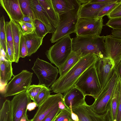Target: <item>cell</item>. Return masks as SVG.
Returning a JSON list of instances; mask_svg holds the SVG:
<instances>
[{"label": "cell", "mask_w": 121, "mask_h": 121, "mask_svg": "<svg viewBox=\"0 0 121 121\" xmlns=\"http://www.w3.org/2000/svg\"><path fill=\"white\" fill-rule=\"evenodd\" d=\"M98 58L97 55L89 54L82 57L66 74L56 80L50 89L54 93H64L75 86L82 74L87 69L94 65Z\"/></svg>", "instance_id": "obj_1"}, {"label": "cell", "mask_w": 121, "mask_h": 121, "mask_svg": "<svg viewBox=\"0 0 121 121\" xmlns=\"http://www.w3.org/2000/svg\"><path fill=\"white\" fill-rule=\"evenodd\" d=\"M104 36H76L72 38V51L80 53L82 57L92 54L101 58L105 57Z\"/></svg>", "instance_id": "obj_2"}, {"label": "cell", "mask_w": 121, "mask_h": 121, "mask_svg": "<svg viewBox=\"0 0 121 121\" xmlns=\"http://www.w3.org/2000/svg\"><path fill=\"white\" fill-rule=\"evenodd\" d=\"M75 86L85 96H91L95 99L101 92L102 88L95 64L91 66L79 78Z\"/></svg>", "instance_id": "obj_3"}, {"label": "cell", "mask_w": 121, "mask_h": 121, "mask_svg": "<svg viewBox=\"0 0 121 121\" xmlns=\"http://www.w3.org/2000/svg\"><path fill=\"white\" fill-rule=\"evenodd\" d=\"M81 6L59 15L57 27L55 32L52 34L50 39L52 43L75 32Z\"/></svg>", "instance_id": "obj_4"}, {"label": "cell", "mask_w": 121, "mask_h": 121, "mask_svg": "<svg viewBox=\"0 0 121 121\" xmlns=\"http://www.w3.org/2000/svg\"><path fill=\"white\" fill-rule=\"evenodd\" d=\"M56 42L45 54L51 63L58 68L64 64L72 51V39L68 35Z\"/></svg>", "instance_id": "obj_5"}, {"label": "cell", "mask_w": 121, "mask_h": 121, "mask_svg": "<svg viewBox=\"0 0 121 121\" xmlns=\"http://www.w3.org/2000/svg\"><path fill=\"white\" fill-rule=\"evenodd\" d=\"M32 69L39 80L38 85L49 88L56 81L59 71L56 67L38 57Z\"/></svg>", "instance_id": "obj_6"}, {"label": "cell", "mask_w": 121, "mask_h": 121, "mask_svg": "<svg viewBox=\"0 0 121 121\" xmlns=\"http://www.w3.org/2000/svg\"><path fill=\"white\" fill-rule=\"evenodd\" d=\"M119 79V77L115 70L107 84L90 105L95 113L102 114L107 110L109 101Z\"/></svg>", "instance_id": "obj_7"}, {"label": "cell", "mask_w": 121, "mask_h": 121, "mask_svg": "<svg viewBox=\"0 0 121 121\" xmlns=\"http://www.w3.org/2000/svg\"><path fill=\"white\" fill-rule=\"evenodd\" d=\"M33 73L23 70L13 77L8 83L4 91L5 97L15 95L26 91L32 82Z\"/></svg>", "instance_id": "obj_8"}, {"label": "cell", "mask_w": 121, "mask_h": 121, "mask_svg": "<svg viewBox=\"0 0 121 121\" xmlns=\"http://www.w3.org/2000/svg\"><path fill=\"white\" fill-rule=\"evenodd\" d=\"M104 26L103 17L79 18L75 33L79 36H99Z\"/></svg>", "instance_id": "obj_9"}, {"label": "cell", "mask_w": 121, "mask_h": 121, "mask_svg": "<svg viewBox=\"0 0 121 121\" xmlns=\"http://www.w3.org/2000/svg\"><path fill=\"white\" fill-rule=\"evenodd\" d=\"M95 65L103 89L109 81L115 70L114 62L110 58L105 57L101 58L98 57Z\"/></svg>", "instance_id": "obj_10"}, {"label": "cell", "mask_w": 121, "mask_h": 121, "mask_svg": "<svg viewBox=\"0 0 121 121\" xmlns=\"http://www.w3.org/2000/svg\"><path fill=\"white\" fill-rule=\"evenodd\" d=\"M73 112L77 115V121H111L108 110L104 113L98 114L91 108L86 102L84 104L72 108Z\"/></svg>", "instance_id": "obj_11"}, {"label": "cell", "mask_w": 121, "mask_h": 121, "mask_svg": "<svg viewBox=\"0 0 121 121\" xmlns=\"http://www.w3.org/2000/svg\"><path fill=\"white\" fill-rule=\"evenodd\" d=\"M31 100L26 91L15 95L11 101L13 121H20L27 113V105Z\"/></svg>", "instance_id": "obj_12"}, {"label": "cell", "mask_w": 121, "mask_h": 121, "mask_svg": "<svg viewBox=\"0 0 121 121\" xmlns=\"http://www.w3.org/2000/svg\"><path fill=\"white\" fill-rule=\"evenodd\" d=\"M104 41L105 57L113 60L116 69L121 60V39L107 35L104 36Z\"/></svg>", "instance_id": "obj_13"}, {"label": "cell", "mask_w": 121, "mask_h": 121, "mask_svg": "<svg viewBox=\"0 0 121 121\" xmlns=\"http://www.w3.org/2000/svg\"><path fill=\"white\" fill-rule=\"evenodd\" d=\"M63 95L59 93L50 95L38 109L31 121H42L48 113L63 99Z\"/></svg>", "instance_id": "obj_14"}, {"label": "cell", "mask_w": 121, "mask_h": 121, "mask_svg": "<svg viewBox=\"0 0 121 121\" xmlns=\"http://www.w3.org/2000/svg\"><path fill=\"white\" fill-rule=\"evenodd\" d=\"M85 97L82 92L75 86L64 93L63 101L66 107L71 110L86 102Z\"/></svg>", "instance_id": "obj_15"}, {"label": "cell", "mask_w": 121, "mask_h": 121, "mask_svg": "<svg viewBox=\"0 0 121 121\" xmlns=\"http://www.w3.org/2000/svg\"><path fill=\"white\" fill-rule=\"evenodd\" d=\"M30 6L34 20L37 19L42 22L52 34L55 31L45 10L38 0H30Z\"/></svg>", "instance_id": "obj_16"}, {"label": "cell", "mask_w": 121, "mask_h": 121, "mask_svg": "<svg viewBox=\"0 0 121 121\" xmlns=\"http://www.w3.org/2000/svg\"><path fill=\"white\" fill-rule=\"evenodd\" d=\"M0 83L2 87L6 86L8 82L13 76L12 62L7 59L6 54L2 47L0 46Z\"/></svg>", "instance_id": "obj_17"}, {"label": "cell", "mask_w": 121, "mask_h": 121, "mask_svg": "<svg viewBox=\"0 0 121 121\" xmlns=\"http://www.w3.org/2000/svg\"><path fill=\"white\" fill-rule=\"evenodd\" d=\"M0 2L10 19L17 22L22 20L24 14L21 9L19 0H0Z\"/></svg>", "instance_id": "obj_18"}, {"label": "cell", "mask_w": 121, "mask_h": 121, "mask_svg": "<svg viewBox=\"0 0 121 121\" xmlns=\"http://www.w3.org/2000/svg\"><path fill=\"white\" fill-rule=\"evenodd\" d=\"M111 4L112 3H88L81 4L79 12V18H96L102 9Z\"/></svg>", "instance_id": "obj_19"}, {"label": "cell", "mask_w": 121, "mask_h": 121, "mask_svg": "<svg viewBox=\"0 0 121 121\" xmlns=\"http://www.w3.org/2000/svg\"><path fill=\"white\" fill-rule=\"evenodd\" d=\"M14 51V62L17 63L20 57L19 46L22 32L21 26L18 23L10 19Z\"/></svg>", "instance_id": "obj_20"}, {"label": "cell", "mask_w": 121, "mask_h": 121, "mask_svg": "<svg viewBox=\"0 0 121 121\" xmlns=\"http://www.w3.org/2000/svg\"><path fill=\"white\" fill-rule=\"evenodd\" d=\"M120 92V82L119 78L108 104V109L109 111L111 121H117Z\"/></svg>", "instance_id": "obj_21"}, {"label": "cell", "mask_w": 121, "mask_h": 121, "mask_svg": "<svg viewBox=\"0 0 121 121\" xmlns=\"http://www.w3.org/2000/svg\"><path fill=\"white\" fill-rule=\"evenodd\" d=\"M53 6L59 15L80 7L78 0H52Z\"/></svg>", "instance_id": "obj_22"}, {"label": "cell", "mask_w": 121, "mask_h": 121, "mask_svg": "<svg viewBox=\"0 0 121 121\" xmlns=\"http://www.w3.org/2000/svg\"><path fill=\"white\" fill-rule=\"evenodd\" d=\"M38 0L45 11L56 31L58 23L59 15L53 6L52 0Z\"/></svg>", "instance_id": "obj_23"}, {"label": "cell", "mask_w": 121, "mask_h": 121, "mask_svg": "<svg viewBox=\"0 0 121 121\" xmlns=\"http://www.w3.org/2000/svg\"><path fill=\"white\" fill-rule=\"evenodd\" d=\"M24 36L27 49V56H30L36 52L41 45L43 38L38 36L35 32Z\"/></svg>", "instance_id": "obj_24"}, {"label": "cell", "mask_w": 121, "mask_h": 121, "mask_svg": "<svg viewBox=\"0 0 121 121\" xmlns=\"http://www.w3.org/2000/svg\"><path fill=\"white\" fill-rule=\"evenodd\" d=\"M82 57V54L78 52L72 51L64 64L58 68L61 77L66 74L78 62Z\"/></svg>", "instance_id": "obj_25"}, {"label": "cell", "mask_w": 121, "mask_h": 121, "mask_svg": "<svg viewBox=\"0 0 121 121\" xmlns=\"http://www.w3.org/2000/svg\"><path fill=\"white\" fill-rule=\"evenodd\" d=\"M0 121H13L11 101L6 100L0 111Z\"/></svg>", "instance_id": "obj_26"}, {"label": "cell", "mask_w": 121, "mask_h": 121, "mask_svg": "<svg viewBox=\"0 0 121 121\" xmlns=\"http://www.w3.org/2000/svg\"><path fill=\"white\" fill-rule=\"evenodd\" d=\"M5 22L4 17L3 15L0 19V46L3 48L6 54L7 51V41Z\"/></svg>", "instance_id": "obj_27"}, {"label": "cell", "mask_w": 121, "mask_h": 121, "mask_svg": "<svg viewBox=\"0 0 121 121\" xmlns=\"http://www.w3.org/2000/svg\"><path fill=\"white\" fill-rule=\"evenodd\" d=\"M34 25L35 28V33L39 36L44 38L49 31L45 25L38 20H34Z\"/></svg>", "instance_id": "obj_28"}, {"label": "cell", "mask_w": 121, "mask_h": 121, "mask_svg": "<svg viewBox=\"0 0 121 121\" xmlns=\"http://www.w3.org/2000/svg\"><path fill=\"white\" fill-rule=\"evenodd\" d=\"M50 90L49 88L44 86L40 91L34 101L37 107L42 104L50 95Z\"/></svg>", "instance_id": "obj_29"}, {"label": "cell", "mask_w": 121, "mask_h": 121, "mask_svg": "<svg viewBox=\"0 0 121 121\" xmlns=\"http://www.w3.org/2000/svg\"><path fill=\"white\" fill-rule=\"evenodd\" d=\"M44 87L39 85H31L28 87L26 91L31 100L34 101L40 91Z\"/></svg>", "instance_id": "obj_30"}, {"label": "cell", "mask_w": 121, "mask_h": 121, "mask_svg": "<svg viewBox=\"0 0 121 121\" xmlns=\"http://www.w3.org/2000/svg\"><path fill=\"white\" fill-rule=\"evenodd\" d=\"M5 26L7 42L9 45L14 55V48L10 22V21L9 22H5Z\"/></svg>", "instance_id": "obj_31"}, {"label": "cell", "mask_w": 121, "mask_h": 121, "mask_svg": "<svg viewBox=\"0 0 121 121\" xmlns=\"http://www.w3.org/2000/svg\"><path fill=\"white\" fill-rule=\"evenodd\" d=\"M72 120L71 110L67 108L61 111L53 121H71Z\"/></svg>", "instance_id": "obj_32"}, {"label": "cell", "mask_w": 121, "mask_h": 121, "mask_svg": "<svg viewBox=\"0 0 121 121\" xmlns=\"http://www.w3.org/2000/svg\"><path fill=\"white\" fill-rule=\"evenodd\" d=\"M121 0H118L115 3L111 4L104 7L100 11L97 18L103 17L107 16L121 2Z\"/></svg>", "instance_id": "obj_33"}, {"label": "cell", "mask_w": 121, "mask_h": 121, "mask_svg": "<svg viewBox=\"0 0 121 121\" xmlns=\"http://www.w3.org/2000/svg\"><path fill=\"white\" fill-rule=\"evenodd\" d=\"M19 51L20 57L24 58L27 56L28 51L25 37L22 34L19 46Z\"/></svg>", "instance_id": "obj_34"}, {"label": "cell", "mask_w": 121, "mask_h": 121, "mask_svg": "<svg viewBox=\"0 0 121 121\" xmlns=\"http://www.w3.org/2000/svg\"><path fill=\"white\" fill-rule=\"evenodd\" d=\"M59 103L42 121H53L56 116L62 111L59 107Z\"/></svg>", "instance_id": "obj_35"}, {"label": "cell", "mask_w": 121, "mask_h": 121, "mask_svg": "<svg viewBox=\"0 0 121 121\" xmlns=\"http://www.w3.org/2000/svg\"><path fill=\"white\" fill-rule=\"evenodd\" d=\"M106 25L112 29H121V17L109 19Z\"/></svg>", "instance_id": "obj_36"}, {"label": "cell", "mask_w": 121, "mask_h": 121, "mask_svg": "<svg viewBox=\"0 0 121 121\" xmlns=\"http://www.w3.org/2000/svg\"><path fill=\"white\" fill-rule=\"evenodd\" d=\"M21 10L24 14L27 15L31 13L30 0H19Z\"/></svg>", "instance_id": "obj_37"}, {"label": "cell", "mask_w": 121, "mask_h": 121, "mask_svg": "<svg viewBox=\"0 0 121 121\" xmlns=\"http://www.w3.org/2000/svg\"><path fill=\"white\" fill-rule=\"evenodd\" d=\"M107 16L109 19L121 17V2Z\"/></svg>", "instance_id": "obj_38"}, {"label": "cell", "mask_w": 121, "mask_h": 121, "mask_svg": "<svg viewBox=\"0 0 121 121\" xmlns=\"http://www.w3.org/2000/svg\"><path fill=\"white\" fill-rule=\"evenodd\" d=\"M6 55L9 60L12 62H14V55L9 45L7 42Z\"/></svg>", "instance_id": "obj_39"}, {"label": "cell", "mask_w": 121, "mask_h": 121, "mask_svg": "<svg viewBox=\"0 0 121 121\" xmlns=\"http://www.w3.org/2000/svg\"><path fill=\"white\" fill-rule=\"evenodd\" d=\"M18 23L21 26L24 36L33 33H35V30L30 29L23 24L21 21H18Z\"/></svg>", "instance_id": "obj_40"}, {"label": "cell", "mask_w": 121, "mask_h": 121, "mask_svg": "<svg viewBox=\"0 0 121 121\" xmlns=\"http://www.w3.org/2000/svg\"><path fill=\"white\" fill-rule=\"evenodd\" d=\"M118 76L120 82V92L117 116V121H121V78L119 76Z\"/></svg>", "instance_id": "obj_41"}, {"label": "cell", "mask_w": 121, "mask_h": 121, "mask_svg": "<svg viewBox=\"0 0 121 121\" xmlns=\"http://www.w3.org/2000/svg\"><path fill=\"white\" fill-rule=\"evenodd\" d=\"M21 21L23 22L34 24V20L31 13H30L27 15L24 14Z\"/></svg>", "instance_id": "obj_42"}, {"label": "cell", "mask_w": 121, "mask_h": 121, "mask_svg": "<svg viewBox=\"0 0 121 121\" xmlns=\"http://www.w3.org/2000/svg\"><path fill=\"white\" fill-rule=\"evenodd\" d=\"M111 32L112 37L121 39V29H112Z\"/></svg>", "instance_id": "obj_43"}, {"label": "cell", "mask_w": 121, "mask_h": 121, "mask_svg": "<svg viewBox=\"0 0 121 121\" xmlns=\"http://www.w3.org/2000/svg\"><path fill=\"white\" fill-rule=\"evenodd\" d=\"M118 0H91L89 3H112L117 2Z\"/></svg>", "instance_id": "obj_44"}, {"label": "cell", "mask_w": 121, "mask_h": 121, "mask_svg": "<svg viewBox=\"0 0 121 121\" xmlns=\"http://www.w3.org/2000/svg\"><path fill=\"white\" fill-rule=\"evenodd\" d=\"M37 107L36 103L35 102H31L27 105V109L29 111H31Z\"/></svg>", "instance_id": "obj_45"}, {"label": "cell", "mask_w": 121, "mask_h": 121, "mask_svg": "<svg viewBox=\"0 0 121 121\" xmlns=\"http://www.w3.org/2000/svg\"><path fill=\"white\" fill-rule=\"evenodd\" d=\"M115 70L118 75L121 78V60L116 67Z\"/></svg>", "instance_id": "obj_46"}, {"label": "cell", "mask_w": 121, "mask_h": 121, "mask_svg": "<svg viewBox=\"0 0 121 121\" xmlns=\"http://www.w3.org/2000/svg\"><path fill=\"white\" fill-rule=\"evenodd\" d=\"M22 23L30 29L35 30V29L34 24L29 23L21 21Z\"/></svg>", "instance_id": "obj_47"}, {"label": "cell", "mask_w": 121, "mask_h": 121, "mask_svg": "<svg viewBox=\"0 0 121 121\" xmlns=\"http://www.w3.org/2000/svg\"><path fill=\"white\" fill-rule=\"evenodd\" d=\"M31 119H29L27 113L21 119L20 121H31Z\"/></svg>", "instance_id": "obj_48"}, {"label": "cell", "mask_w": 121, "mask_h": 121, "mask_svg": "<svg viewBox=\"0 0 121 121\" xmlns=\"http://www.w3.org/2000/svg\"><path fill=\"white\" fill-rule=\"evenodd\" d=\"M91 0H78L79 3L80 4H85L90 2Z\"/></svg>", "instance_id": "obj_49"}, {"label": "cell", "mask_w": 121, "mask_h": 121, "mask_svg": "<svg viewBox=\"0 0 121 121\" xmlns=\"http://www.w3.org/2000/svg\"><path fill=\"white\" fill-rule=\"evenodd\" d=\"M71 121H73L72 120Z\"/></svg>", "instance_id": "obj_50"}]
</instances>
